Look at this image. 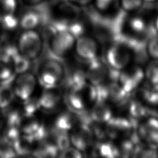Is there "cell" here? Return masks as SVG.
<instances>
[{"label":"cell","mask_w":158,"mask_h":158,"mask_svg":"<svg viewBox=\"0 0 158 158\" xmlns=\"http://www.w3.org/2000/svg\"><path fill=\"white\" fill-rule=\"evenodd\" d=\"M80 14V9L77 6L71 4L70 1H63L57 8L58 20L66 23L78 20Z\"/></svg>","instance_id":"2e32d148"},{"label":"cell","mask_w":158,"mask_h":158,"mask_svg":"<svg viewBox=\"0 0 158 158\" xmlns=\"http://www.w3.org/2000/svg\"><path fill=\"white\" fill-rule=\"evenodd\" d=\"M40 22L38 14L33 11H29L24 14L19 20V25L23 30H35Z\"/></svg>","instance_id":"cb8c5ba5"},{"label":"cell","mask_w":158,"mask_h":158,"mask_svg":"<svg viewBox=\"0 0 158 158\" xmlns=\"http://www.w3.org/2000/svg\"><path fill=\"white\" fill-rule=\"evenodd\" d=\"M7 15L4 0H0V22Z\"/></svg>","instance_id":"74e56055"},{"label":"cell","mask_w":158,"mask_h":158,"mask_svg":"<svg viewBox=\"0 0 158 158\" xmlns=\"http://www.w3.org/2000/svg\"><path fill=\"white\" fill-rule=\"evenodd\" d=\"M70 145L83 153L93 146L95 137L90 125L78 123L69 133Z\"/></svg>","instance_id":"52a82bcc"},{"label":"cell","mask_w":158,"mask_h":158,"mask_svg":"<svg viewBox=\"0 0 158 158\" xmlns=\"http://www.w3.org/2000/svg\"><path fill=\"white\" fill-rule=\"evenodd\" d=\"M17 156L13 148L12 144L3 138L0 139V157H14Z\"/></svg>","instance_id":"4dcf8cb0"},{"label":"cell","mask_w":158,"mask_h":158,"mask_svg":"<svg viewBox=\"0 0 158 158\" xmlns=\"http://www.w3.org/2000/svg\"><path fill=\"white\" fill-rule=\"evenodd\" d=\"M40 110L50 112L59 106L62 100V92L59 86L43 88L37 96Z\"/></svg>","instance_id":"4fadbf2b"},{"label":"cell","mask_w":158,"mask_h":158,"mask_svg":"<svg viewBox=\"0 0 158 158\" xmlns=\"http://www.w3.org/2000/svg\"><path fill=\"white\" fill-rule=\"evenodd\" d=\"M62 1H75V0H62Z\"/></svg>","instance_id":"7bdbcfd3"},{"label":"cell","mask_w":158,"mask_h":158,"mask_svg":"<svg viewBox=\"0 0 158 158\" xmlns=\"http://www.w3.org/2000/svg\"><path fill=\"white\" fill-rule=\"evenodd\" d=\"M10 60L16 75L28 71L30 60L20 54L17 49L11 54Z\"/></svg>","instance_id":"d4e9b609"},{"label":"cell","mask_w":158,"mask_h":158,"mask_svg":"<svg viewBox=\"0 0 158 158\" xmlns=\"http://www.w3.org/2000/svg\"><path fill=\"white\" fill-rule=\"evenodd\" d=\"M145 77L144 72L138 65L127 66L118 72L117 82L129 94L138 88Z\"/></svg>","instance_id":"9c48e42d"},{"label":"cell","mask_w":158,"mask_h":158,"mask_svg":"<svg viewBox=\"0 0 158 158\" xmlns=\"http://www.w3.org/2000/svg\"><path fill=\"white\" fill-rule=\"evenodd\" d=\"M78 123L77 112L70 108L57 112L52 120V129L69 133Z\"/></svg>","instance_id":"5bb4252c"},{"label":"cell","mask_w":158,"mask_h":158,"mask_svg":"<svg viewBox=\"0 0 158 158\" xmlns=\"http://www.w3.org/2000/svg\"><path fill=\"white\" fill-rule=\"evenodd\" d=\"M67 84L68 88H75L79 87L87 81L85 69L75 67L71 69L67 77Z\"/></svg>","instance_id":"603a6c76"},{"label":"cell","mask_w":158,"mask_h":158,"mask_svg":"<svg viewBox=\"0 0 158 158\" xmlns=\"http://www.w3.org/2000/svg\"><path fill=\"white\" fill-rule=\"evenodd\" d=\"M129 114L133 118H139L145 113V108L137 101H131L128 107Z\"/></svg>","instance_id":"1f68e13d"},{"label":"cell","mask_w":158,"mask_h":158,"mask_svg":"<svg viewBox=\"0 0 158 158\" xmlns=\"http://www.w3.org/2000/svg\"><path fill=\"white\" fill-rule=\"evenodd\" d=\"M75 1L80 5H86L89 3L91 0H75Z\"/></svg>","instance_id":"f35d334b"},{"label":"cell","mask_w":158,"mask_h":158,"mask_svg":"<svg viewBox=\"0 0 158 158\" xmlns=\"http://www.w3.org/2000/svg\"><path fill=\"white\" fill-rule=\"evenodd\" d=\"M73 51L78 57L87 62L99 57V46L94 38L83 35L76 39Z\"/></svg>","instance_id":"30bf717a"},{"label":"cell","mask_w":158,"mask_h":158,"mask_svg":"<svg viewBox=\"0 0 158 158\" xmlns=\"http://www.w3.org/2000/svg\"><path fill=\"white\" fill-rule=\"evenodd\" d=\"M86 63L84 69L88 82L98 87L108 81L110 68L105 61L98 57Z\"/></svg>","instance_id":"ba28073f"},{"label":"cell","mask_w":158,"mask_h":158,"mask_svg":"<svg viewBox=\"0 0 158 158\" xmlns=\"http://www.w3.org/2000/svg\"><path fill=\"white\" fill-rule=\"evenodd\" d=\"M141 138L151 144L158 143V118H149L139 128Z\"/></svg>","instance_id":"ac0fdd59"},{"label":"cell","mask_w":158,"mask_h":158,"mask_svg":"<svg viewBox=\"0 0 158 158\" xmlns=\"http://www.w3.org/2000/svg\"><path fill=\"white\" fill-rule=\"evenodd\" d=\"M91 107L90 115L93 122L105 124L114 115L111 104L104 100L98 99Z\"/></svg>","instance_id":"9a60e30c"},{"label":"cell","mask_w":158,"mask_h":158,"mask_svg":"<svg viewBox=\"0 0 158 158\" xmlns=\"http://www.w3.org/2000/svg\"><path fill=\"white\" fill-rule=\"evenodd\" d=\"M148 52L151 57L158 59V38L151 40L148 44Z\"/></svg>","instance_id":"d590c367"},{"label":"cell","mask_w":158,"mask_h":158,"mask_svg":"<svg viewBox=\"0 0 158 158\" xmlns=\"http://www.w3.org/2000/svg\"><path fill=\"white\" fill-rule=\"evenodd\" d=\"M96 88L98 99L104 100L110 104H120L126 99L128 94L117 80L108 81Z\"/></svg>","instance_id":"8fae6325"},{"label":"cell","mask_w":158,"mask_h":158,"mask_svg":"<svg viewBox=\"0 0 158 158\" xmlns=\"http://www.w3.org/2000/svg\"><path fill=\"white\" fill-rule=\"evenodd\" d=\"M144 74L150 84L158 86V62H154L150 64Z\"/></svg>","instance_id":"f546056e"},{"label":"cell","mask_w":158,"mask_h":158,"mask_svg":"<svg viewBox=\"0 0 158 158\" xmlns=\"http://www.w3.org/2000/svg\"><path fill=\"white\" fill-rule=\"evenodd\" d=\"M38 84L37 76L31 72L27 71L17 74L12 85L15 99L21 102L35 96Z\"/></svg>","instance_id":"5b68a950"},{"label":"cell","mask_w":158,"mask_h":158,"mask_svg":"<svg viewBox=\"0 0 158 158\" xmlns=\"http://www.w3.org/2000/svg\"><path fill=\"white\" fill-rule=\"evenodd\" d=\"M0 36H1V33H0Z\"/></svg>","instance_id":"ee69618b"},{"label":"cell","mask_w":158,"mask_h":158,"mask_svg":"<svg viewBox=\"0 0 158 158\" xmlns=\"http://www.w3.org/2000/svg\"><path fill=\"white\" fill-rule=\"evenodd\" d=\"M63 65L57 60L48 59L43 62L38 71L37 78L42 88L58 86L64 78Z\"/></svg>","instance_id":"3957f363"},{"label":"cell","mask_w":158,"mask_h":158,"mask_svg":"<svg viewBox=\"0 0 158 158\" xmlns=\"http://www.w3.org/2000/svg\"><path fill=\"white\" fill-rule=\"evenodd\" d=\"M107 138L111 140L127 136L131 130L132 125L131 122L123 117H113L104 124Z\"/></svg>","instance_id":"7c38bea8"},{"label":"cell","mask_w":158,"mask_h":158,"mask_svg":"<svg viewBox=\"0 0 158 158\" xmlns=\"http://www.w3.org/2000/svg\"><path fill=\"white\" fill-rule=\"evenodd\" d=\"M43 46L42 36L35 30H24L19 36L16 43L17 51L30 61L38 57Z\"/></svg>","instance_id":"7a4b0ae2"},{"label":"cell","mask_w":158,"mask_h":158,"mask_svg":"<svg viewBox=\"0 0 158 158\" xmlns=\"http://www.w3.org/2000/svg\"><path fill=\"white\" fill-rule=\"evenodd\" d=\"M155 27H156V30L158 31V17L156 19V24H155Z\"/></svg>","instance_id":"ab89813d"},{"label":"cell","mask_w":158,"mask_h":158,"mask_svg":"<svg viewBox=\"0 0 158 158\" xmlns=\"http://www.w3.org/2000/svg\"><path fill=\"white\" fill-rule=\"evenodd\" d=\"M15 96L12 86L7 83L0 85V109H7L12 105Z\"/></svg>","instance_id":"484cf974"},{"label":"cell","mask_w":158,"mask_h":158,"mask_svg":"<svg viewBox=\"0 0 158 158\" xmlns=\"http://www.w3.org/2000/svg\"><path fill=\"white\" fill-rule=\"evenodd\" d=\"M37 143L31 136L21 135L17 139L12 143V146L17 156L32 155Z\"/></svg>","instance_id":"ffe728a7"},{"label":"cell","mask_w":158,"mask_h":158,"mask_svg":"<svg viewBox=\"0 0 158 158\" xmlns=\"http://www.w3.org/2000/svg\"><path fill=\"white\" fill-rule=\"evenodd\" d=\"M43 125L42 121L37 116V114L23 116L19 128L22 135L33 136L40 129Z\"/></svg>","instance_id":"44dd1931"},{"label":"cell","mask_w":158,"mask_h":158,"mask_svg":"<svg viewBox=\"0 0 158 158\" xmlns=\"http://www.w3.org/2000/svg\"><path fill=\"white\" fill-rule=\"evenodd\" d=\"M66 101L69 108L75 112H81L94 103L98 99L97 88L89 82L75 88H68Z\"/></svg>","instance_id":"6da1fadb"},{"label":"cell","mask_w":158,"mask_h":158,"mask_svg":"<svg viewBox=\"0 0 158 158\" xmlns=\"http://www.w3.org/2000/svg\"><path fill=\"white\" fill-rule=\"evenodd\" d=\"M92 154L94 157L114 158L120 156L118 147L110 140H100L92 147Z\"/></svg>","instance_id":"e0dca14e"},{"label":"cell","mask_w":158,"mask_h":158,"mask_svg":"<svg viewBox=\"0 0 158 158\" xmlns=\"http://www.w3.org/2000/svg\"><path fill=\"white\" fill-rule=\"evenodd\" d=\"M143 99L148 108L158 115V92H144Z\"/></svg>","instance_id":"f1b7e54d"},{"label":"cell","mask_w":158,"mask_h":158,"mask_svg":"<svg viewBox=\"0 0 158 158\" xmlns=\"http://www.w3.org/2000/svg\"><path fill=\"white\" fill-rule=\"evenodd\" d=\"M15 73L10 60L6 54L0 55V82L8 83L15 77Z\"/></svg>","instance_id":"7402d4cb"},{"label":"cell","mask_w":158,"mask_h":158,"mask_svg":"<svg viewBox=\"0 0 158 158\" xmlns=\"http://www.w3.org/2000/svg\"><path fill=\"white\" fill-rule=\"evenodd\" d=\"M146 2H152V1H155V0H145Z\"/></svg>","instance_id":"b9f144b4"},{"label":"cell","mask_w":158,"mask_h":158,"mask_svg":"<svg viewBox=\"0 0 158 158\" xmlns=\"http://www.w3.org/2000/svg\"><path fill=\"white\" fill-rule=\"evenodd\" d=\"M95 1L96 6L98 9L100 10H106L110 7L113 0H95Z\"/></svg>","instance_id":"8d00e7d4"},{"label":"cell","mask_w":158,"mask_h":158,"mask_svg":"<svg viewBox=\"0 0 158 158\" xmlns=\"http://www.w3.org/2000/svg\"><path fill=\"white\" fill-rule=\"evenodd\" d=\"M143 0H121L122 9L125 11H132L140 8Z\"/></svg>","instance_id":"e575fe53"},{"label":"cell","mask_w":158,"mask_h":158,"mask_svg":"<svg viewBox=\"0 0 158 158\" xmlns=\"http://www.w3.org/2000/svg\"><path fill=\"white\" fill-rule=\"evenodd\" d=\"M59 152L55 144L47 138L37 143L32 155L36 157L51 158L59 156Z\"/></svg>","instance_id":"d6986e66"},{"label":"cell","mask_w":158,"mask_h":158,"mask_svg":"<svg viewBox=\"0 0 158 158\" xmlns=\"http://www.w3.org/2000/svg\"><path fill=\"white\" fill-rule=\"evenodd\" d=\"M131 58L130 50L121 44H110L105 52V62L110 69L117 72L128 66Z\"/></svg>","instance_id":"8992f818"},{"label":"cell","mask_w":158,"mask_h":158,"mask_svg":"<svg viewBox=\"0 0 158 158\" xmlns=\"http://www.w3.org/2000/svg\"><path fill=\"white\" fill-rule=\"evenodd\" d=\"M30 2H32V3H36V2H40V1H41V0H28Z\"/></svg>","instance_id":"60d3db41"},{"label":"cell","mask_w":158,"mask_h":158,"mask_svg":"<svg viewBox=\"0 0 158 158\" xmlns=\"http://www.w3.org/2000/svg\"><path fill=\"white\" fill-rule=\"evenodd\" d=\"M0 23L6 29L13 30L19 25V20L15 17L14 14H12L6 16Z\"/></svg>","instance_id":"836d02e7"},{"label":"cell","mask_w":158,"mask_h":158,"mask_svg":"<svg viewBox=\"0 0 158 158\" xmlns=\"http://www.w3.org/2000/svg\"><path fill=\"white\" fill-rule=\"evenodd\" d=\"M76 39V37L66 29L54 30L50 35L49 50L57 57H65L74 49Z\"/></svg>","instance_id":"277c9868"},{"label":"cell","mask_w":158,"mask_h":158,"mask_svg":"<svg viewBox=\"0 0 158 158\" xmlns=\"http://www.w3.org/2000/svg\"><path fill=\"white\" fill-rule=\"evenodd\" d=\"M20 108L23 116L37 114L40 110V107L37 96H33L30 98L20 102Z\"/></svg>","instance_id":"4316f807"},{"label":"cell","mask_w":158,"mask_h":158,"mask_svg":"<svg viewBox=\"0 0 158 158\" xmlns=\"http://www.w3.org/2000/svg\"><path fill=\"white\" fill-rule=\"evenodd\" d=\"M128 26L133 33L138 35L144 33L148 30L146 23L141 17H133L130 19L128 22Z\"/></svg>","instance_id":"83f0119b"},{"label":"cell","mask_w":158,"mask_h":158,"mask_svg":"<svg viewBox=\"0 0 158 158\" xmlns=\"http://www.w3.org/2000/svg\"><path fill=\"white\" fill-rule=\"evenodd\" d=\"M59 157L65 158H80L83 157V152L72 146L59 152Z\"/></svg>","instance_id":"d6a6232c"}]
</instances>
